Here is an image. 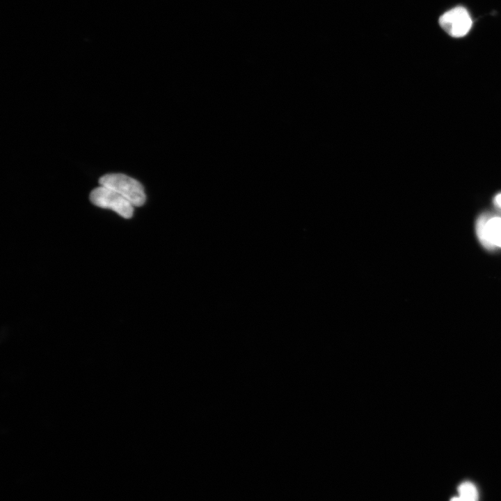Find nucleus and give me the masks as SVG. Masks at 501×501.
Masks as SVG:
<instances>
[{
    "label": "nucleus",
    "instance_id": "6",
    "mask_svg": "<svg viewBox=\"0 0 501 501\" xmlns=\"http://www.w3.org/2000/svg\"><path fill=\"white\" fill-rule=\"evenodd\" d=\"M496 207L501 209V193L497 194L493 200Z\"/></svg>",
    "mask_w": 501,
    "mask_h": 501
},
{
    "label": "nucleus",
    "instance_id": "5",
    "mask_svg": "<svg viewBox=\"0 0 501 501\" xmlns=\"http://www.w3.org/2000/svg\"><path fill=\"white\" fill-rule=\"evenodd\" d=\"M459 495L463 496L472 500H478V492L475 486L470 482H465L458 487Z\"/></svg>",
    "mask_w": 501,
    "mask_h": 501
},
{
    "label": "nucleus",
    "instance_id": "7",
    "mask_svg": "<svg viewBox=\"0 0 501 501\" xmlns=\"http://www.w3.org/2000/svg\"><path fill=\"white\" fill-rule=\"evenodd\" d=\"M450 501H477L463 496L459 495L458 497L452 498Z\"/></svg>",
    "mask_w": 501,
    "mask_h": 501
},
{
    "label": "nucleus",
    "instance_id": "2",
    "mask_svg": "<svg viewBox=\"0 0 501 501\" xmlns=\"http://www.w3.org/2000/svg\"><path fill=\"white\" fill-rule=\"evenodd\" d=\"M91 202L101 208L110 209L125 218L133 216V205L115 191L104 186H100L90 193Z\"/></svg>",
    "mask_w": 501,
    "mask_h": 501
},
{
    "label": "nucleus",
    "instance_id": "4",
    "mask_svg": "<svg viewBox=\"0 0 501 501\" xmlns=\"http://www.w3.org/2000/svg\"><path fill=\"white\" fill-rule=\"evenodd\" d=\"M439 24L450 35L460 38L469 32L472 21L467 10L458 6L443 13L439 18Z\"/></svg>",
    "mask_w": 501,
    "mask_h": 501
},
{
    "label": "nucleus",
    "instance_id": "3",
    "mask_svg": "<svg viewBox=\"0 0 501 501\" xmlns=\"http://www.w3.org/2000/svg\"><path fill=\"white\" fill-rule=\"evenodd\" d=\"M476 233L482 245L489 250L501 248V217L484 213L475 225Z\"/></svg>",
    "mask_w": 501,
    "mask_h": 501
},
{
    "label": "nucleus",
    "instance_id": "1",
    "mask_svg": "<svg viewBox=\"0 0 501 501\" xmlns=\"http://www.w3.org/2000/svg\"><path fill=\"white\" fill-rule=\"evenodd\" d=\"M101 186L109 188L127 200L134 206H142L146 200L143 185L136 180L122 173H109L99 180Z\"/></svg>",
    "mask_w": 501,
    "mask_h": 501
}]
</instances>
